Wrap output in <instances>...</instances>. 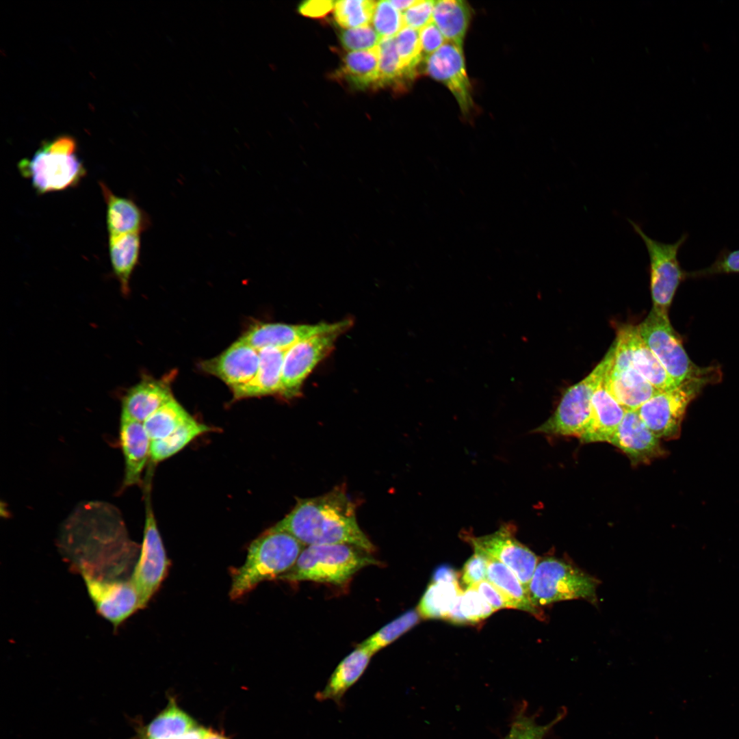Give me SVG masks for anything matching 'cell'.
I'll return each mask as SVG.
<instances>
[{"mask_svg": "<svg viewBox=\"0 0 739 739\" xmlns=\"http://www.w3.org/2000/svg\"><path fill=\"white\" fill-rule=\"evenodd\" d=\"M379 562L359 547L348 544L305 546L294 565L278 579L345 584L361 569Z\"/></svg>", "mask_w": 739, "mask_h": 739, "instance_id": "4", "label": "cell"}, {"mask_svg": "<svg viewBox=\"0 0 739 739\" xmlns=\"http://www.w3.org/2000/svg\"><path fill=\"white\" fill-rule=\"evenodd\" d=\"M372 22L381 38H395L404 27L402 14L389 1L376 2Z\"/></svg>", "mask_w": 739, "mask_h": 739, "instance_id": "39", "label": "cell"}, {"mask_svg": "<svg viewBox=\"0 0 739 739\" xmlns=\"http://www.w3.org/2000/svg\"><path fill=\"white\" fill-rule=\"evenodd\" d=\"M380 51L378 79L377 87L386 86L404 88L410 81L407 79L400 64L395 38H382L378 44Z\"/></svg>", "mask_w": 739, "mask_h": 739, "instance_id": "34", "label": "cell"}, {"mask_svg": "<svg viewBox=\"0 0 739 739\" xmlns=\"http://www.w3.org/2000/svg\"><path fill=\"white\" fill-rule=\"evenodd\" d=\"M419 31L422 53L424 54V57L437 51L448 42L440 29L432 21Z\"/></svg>", "mask_w": 739, "mask_h": 739, "instance_id": "46", "label": "cell"}, {"mask_svg": "<svg viewBox=\"0 0 739 739\" xmlns=\"http://www.w3.org/2000/svg\"><path fill=\"white\" fill-rule=\"evenodd\" d=\"M487 580L502 591L515 604L516 609L528 612L543 620V611L532 602L528 593L515 575L505 565L491 558H487Z\"/></svg>", "mask_w": 739, "mask_h": 739, "instance_id": "27", "label": "cell"}, {"mask_svg": "<svg viewBox=\"0 0 739 739\" xmlns=\"http://www.w3.org/2000/svg\"><path fill=\"white\" fill-rule=\"evenodd\" d=\"M562 717L558 714L549 723L540 725L534 717L527 714L526 706L523 705L516 713L504 739H543Z\"/></svg>", "mask_w": 739, "mask_h": 739, "instance_id": "38", "label": "cell"}, {"mask_svg": "<svg viewBox=\"0 0 739 739\" xmlns=\"http://www.w3.org/2000/svg\"><path fill=\"white\" fill-rule=\"evenodd\" d=\"M739 273V249L722 250L716 260L708 267L692 272H687V278H703L721 274Z\"/></svg>", "mask_w": 739, "mask_h": 739, "instance_id": "42", "label": "cell"}, {"mask_svg": "<svg viewBox=\"0 0 739 739\" xmlns=\"http://www.w3.org/2000/svg\"><path fill=\"white\" fill-rule=\"evenodd\" d=\"M638 333L677 385L690 378L706 376L719 367H701L692 362L682 339L672 326L669 313L651 308L636 325Z\"/></svg>", "mask_w": 739, "mask_h": 739, "instance_id": "8", "label": "cell"}, {"mask_svg": "<svg viewBox=\"0 0 739 739\" xmlns=\"http://www.w3.org/2000/svg\"><path fill=\"white\" fill-rule=\"evenodd\" d=\"M471 12L470 5L465 1H435L432 22L448 42L463 48Z\"/></svg>", "mask_w": 739, "mask_h": 739, "instance_id": "26", "label": "cell"}, {"mask_svg": "<svg viewBox=\"0 0 739 739\" xmlns=\"http://www.w3.org/2000/svg\"><path fill=\"white\" fill-rule=\"evenodd\" d=\"M379 58L378 45L369 50L349 52L344 57L339 73L357 88L376 86Z\"/></svg>", "mask_w": 739, "mask_h": 739, "instance_id": "29", "label": "cell"}, {"mask_svg": "<svg viewBox=\"0 0 739 739\" xmlns=\"http://www.w3.org/2000/svg\"><path fill=\"white\" fill-rule=\"evenodd\" d=\"M463 593L458 582H432L423 595L417 610L424 619H445Z\"/></svg>", "mask_w": 739, "mask_h": 739, "instance_id": "30", "label": "cell"}, {"mask_svg": "<svg viewBox=\"0 0 739 739\" xmlns=\"http://www.w3.org/2000/svg\"><path fill=\"white\" fill-rule=\"evenodd\" d=\"M381 39L370 25L346 29L340 34L342 46L352 51L372 49L378 45Z\"/></svg>", "mask_w": 739, "mask_h": 739, "instance_id": "41", "label": "cell"}, {"mask_svg": "<svg viewBox=\"0 0 739 739\" xmlns=\"http://www.w3.org/2000/svg\"><path fill=\"white\" fill-rule=\"evenodd\" d=\"M203 739H227V738H226L223 736H222V735H220V734H218L216 732L205 729V734H204V736H203Z\"/></svg>", "mask_w": 739, "mask_h": 739, "instance_id": "52", "label": "cell"}, {"mask_svg": "<svg viewBox=\"0 0 739 739\" xmlns=\"http://www.w3.org/2000/svg\"><path fill=\"white\" fill-rule=\"evenodd\" d=\"M120 441L125 458L122 487L139 484L150 458L151 443L144 424L121 415Z\"/></svg>", "mask_w": 739, "mask_h": 739, "instance_id": "18", "label": "cell"}, {"mask_svg": "<svg viewBox=\"0 0 739 739\" xmlns=\"http://www.w3.org/2000/svg\"><path fill=\"white\" fill-rule=\"evenodd\" d=\"M614 350L613 343L585 378L565 391L554 413L533 432L580 438L591 419L593 396L612 365Z\"/></svg>", "mask_w": 739, "mask_h": 739, "instance_id": "5", "label": "cell"}, {"mask_svg": "<svg viewBox=\"0 0 739 739\" xmlns=\"http://www.w3.org/2000/svg\"><path fill=\"white\" fill-rule=\"evenodd\" d=\"M18 166L39 194L76 186L86 172L76 151L57 148L50 142L43 143L31 158L22 159Z\"/></svg>", "mask_w": 739, "mask_h": 739, "instance_id": "9", "label": "cell"}, {"mask_svg": "<svg viewBox=\"0 0 739 739\" xmlns=\"http://www.w3.org/2000/svg\"><path fill=\"white\" fill-rule=\"evenodd\" d=\"M617 337L625 343L632 366L658 391L677 385L640 337L637 326L626 324L618 329Z\"/></svg>", "mask_w": 739, "mask_h": 739, "instance_id": "19", "label": "cell"}, {"mask_svg": "<svg viewBox=\"0 0 739 739\" xmlns=\"http://www.w3.org/2000/svg\"><path fill=\"white\" fill-rule=\"evenodd\" d=\"M60 547L70 569L83 578L87 591L135 585L133 574L139 547L129 541L121 523L65 528Z\"/></svg>", "mask_w": 739, "mask_h": 739, "instance_id": "1", "label": "cell"}, {"mask_svg": "<svg viewBox=\"0 0 739 739\" xmlns=\"http://www.w3.org/2000/svg\"><path fill=\"white\" fill-rule=\"evenodd\" d=\"M721 378L720 369L703 376L688 379L678 385L658 391L636 411L660 439L677 438L688 405L708 385Z\"/></svg>", "mask_w": 739, "mask_h": 739, "instance_id": "7", "label": "cell"}, {"mask_svg": "<svg viewBox=\"0 0 739 739\" xmlns=\"http://www.w3.org/2000/svg\"><path fill=\"white\" fill-rule=\"evenodd\" d=\"M259 361V351L240 338L219 356L203 361L201 367L233 388L254 378Z\"/></svg>", "mask_w": 739, "mask_h": 739, "instance_id": "16", "label": "cell"}, {"mask_svg": "<svg viewBox=\"0 0 739 739\" xmlns=\"http://www.w3.org/2000/svg\"><path fill=\"white\" fill-rule=\"evenodd\" d=\"M515 528L509 523L497 531L481 536L465 532L464 540L474 552L494 558L508 567L517 577L529 594L531 580L539 562L538 557L515 537Z\"/></svg>", "mask_w": 739, "mask_h": 739, "instance_id": "12", "label": "cell"}, {"mask_svg": "<svg viewBox=\"0 0 739 739\" xmlns=\"http://www.w3.org/2000/svg\"><path fill=\"white\" fill-rule=\"evenodd\" d=\"M461 610L468 623H476L489 617L495 610L480 593L472 586L467 587L461 597Z\"/></svg>", "mask_w": 739, "mask_h": 739, "instance_id": "40", "label": "cell"}, {"mask_svg": "<svg viewBox=\"0 0 739 739\" xmlns=\"http://www.w3.org/2000/svg\"><path fill=\"white\" fill-rule=\"evenodd\" d=\"M487 578V558L474 552L465 563L462 571V582L467 587Z\"/></svg>", "mask_w": 739, "mask_h": 739, "instance_id": "44", "label": "cell"}, {"mask_svg": "<svg viewBox=\"0 0 739 739\" xmlns=\"http://www.w3.org/2000/svg\"><path fill=\"white\" fill-rule=\"evenodd\" d=\"M476 589L495 610L502 608H515V604L502 591L487 580L471 586Z\"/></svg>", "mask_w": 739, "mask_h": 739, "instance_id": "45", "label": "cell"}, {"mask_svg": "<svg viewBox=\"0 0 739 739\" xmlns=\"http://www.w3.org/2000/svg\"><path fill=\"white\" fill-rule=\"evenodd\" d=\"M400 64L407 79L411 81L417 74V67L422 60L419 31L404 27L395 37Z\"/></svg>", "mask_w": 739, "mask_h": 739, "instance_id": "36", "label": "cell"}, {"mask_svg": "<svg viewBox=\"0 0 739 739\" xmlns=\"http://www.w3.org/2000/svg\"><path fill=\"white\" fill-rule=\"evenodd\" d=\"M626 412L602 382L593 396L591 419L580 441L585 443H610Z\"/></svg>", "mask_w": 739, "mask_h": 739, "instance_id": "20", "label": "cell"}, {"mask_svg": "<svg viewBox=\"0 0 739 739\" xmlns=\"http://www.w3.org/2000/svg\"><path fill=\"white\" fill-rule=\"evenodd\" d=\"M343 322L315 324L258 323L241 337L258 351L265 348L287 350L299 341L340 326Z\"/></svg>", "mask_w": 739, "mask_h": 739, "instance_id": "17", "label": "cell"}, {"mask_svg": "<svg viewBox=\"0 0 739 739\" xmlns=\"http://www.w3.org/2000/svg\"><path fill=\"white\" fill-rule=\"evenodd\" d=\"M287 350L265 348L259 350V366L254 378L232 389L236 400L280 394L284 355Z\"/></svg>", "mask_w": 739, "mask_h": 739, "instance_id": "23", "label": "cell"}, {"mask_svg": "<svg viewBox=\"0 0 739 739\" xmlns=\"http://www.w3.org/2000/svg\"><path fill=\"white\" fill-rule=\"evenodd\" d=\"M603 383L627 411H636L659 391L632 366L623 370L611 366Z\"/></svg>", "mask_w": 739, "mask_h": 739, "instance_id": "22", "label": "cell"}, {"mask_svg": "<svg viewBox=\"0 0 739 739\" xmlns=\"http://www.w3.org/2000/svg\"><path fill=\"white\" fill-rule=\"evenodd\" d=\"M376 3L372 0L335 1L333 8L335 19L341 27L346 29L370 25Z\"/></svg>", "mask_w": 739, "mask_h": 739, "instance_id": "37", "label": "cell"}, {"mask_svg": "<svg viewBox=\"0 0 739 739\" xmlns=\"http://www.w3.org/2000/svg\"><path fill=\"white\" fill-rule=\"evenodd\" d=\"M169 566L155 515L147 499L143 541L133 581L146 606L164 580Z\"/></svg>", "mask_w": 739, "mask_h": 739, "instance_id": "13", "label": "cell"}, {"mask_svg": "<svg viewBox=\"0 0 739 739\" xmlns=\"http://www.w3.org/2000/svg\"><path fill=\"white\" fill-rule=\"evenodd\" d=\"M335 1L331 0H310L302 2L298 12L303 16L320 18L326 16L334 8Z\"/></svg>", "mask_w": 739, "mask_h": 739, "instance_id": "47", "label": "cell"}, {"mask_svg": "<svg viewBox=\"0 0 739 739\" xmlns=\"http://www.w3.org/2000/svg\"><path fill=\"white\" fill-rule=\"evenodd\" d=\"M420 617L417 610H410L380 628L359 645L374 655L414 627L419 621Z\"/></svg>", "mask_w": 739, "mask_h": 739, "instance_id": "35", "label": "cell"}, {"mask_svg": "<svg viewBox=\"0 0 739 739\" xmlns=\"http://www.w3.org/2000/svg\"><path fill=\"white\" fill-rule=\"evenodd\" d=\"M352 324L350 319L343 320L340 326L303 339L289 347L284 355L279 395L285 398L299 396L306 378L333 351L337 338Z\"/></svg>", "mask_w": 739, "mask_h": 739, "instance_id": "11", "label": "cell"}, {"mask_svg": "<svg viewBox=\"0 0 739 739\" xmlns=\"http://www.w3.org/2000/svg\"><path fill=\"white\" fill-rule=\"evenodd\" d=\"M140 250L139 233L109 237L111 264L114 273L120 283L121 291L125 294L129 291V279L138 262Z\"/></svg>", "mask_w": 739, "mask_h": 739, "instance_id": "28", "label": "cell"}, {"mask_svg": "<svg viewBox=\"0 0 739 739\" xmlns=\"http://www.w3.org/2000/svg\"><path fill=\"white\" fill-rule=\"evenodd\" d=\"M599 581L575 565L547 557L539 560L529 588V595L538 608L563 600L583 599L597 601Z\"/></svg>", "mask_w": 739, "mask_h": 739, "instance_id": "6", "label": "cell"}, {"mask_svg": "<svg viewBox=\"0 0 739 739\" xmlns=\"http://www.w3.org/2000/svg\"><path fill=\"white\" fill-rule=\"evenodd\" d=\"M372 654L363 647H358L337 666L326 685L315 695L318 701H333L341 706L347 691L360 679L367 669Z\"/></svg>", "mask_w": 739, "mask_h": 739, "instance_id": "24", "label": "cell"}, {"mask_svg": "<svg viewBox=\"0 0 739 739\" xmlns=\"http://www.w3.org/2000/svg\"><path fill=\"white\" fill-rule=\"evenodd\" d=\"M195 727L190 716L170 703L145 727L143 739H179Z\"/></svg>", "mask_w": 739, "mask_h": 739, "instance_id": "32", "label": "cell"}, {"mask_svg": "<svg viewBox=\"0 0 739 739\" xmlns=\"http://www.w3.org/2000/svg\"><path fill=\"white\" fill-rule=\"evenodd\" d=\"M660 440L636 411H627L610 443L623 451L632 465H637L649 463L664 454Z\"/></svg>", "mask_w": 739, "mask_h": 739, "instance_id": "15", "label": "cell"}, {"mask_svg": "<svg viewBox=\"0 0 739 739\" xmlns=\"http://www.w3.org/2000/svg\"><path fill=\"white\" fill-rule=\"evenodd\" d=\"M457 577V573L454 569L448 565H443L438 567L434 571L432 582H458Z\"/></svg>", "mask_w": 739, "mask_h": 739, "instance_id": "48", "label": "cell"}, {"mask_svg": "<svg viewBox=\"0 0 739 739\" xmlns=\"http://www.w3.org/2000/svg\"><path fill=\"white\" fill-rule=\"evenodd\" d=\"M424 71L450 90L464 116L471 114L474 107L472 87L462 47L447 42L437 51L424 57Z\"/></svg>", "mask_w": 739, "mask_h": 739, "instance_id": "14", "label": "cell"}, {"mask_svg": "<svg viewBox=\"0 0 739 739\" xmlns=\"http://www.w3.org/2000/svg\"><path fill=\"white\" fill-rule=\"evenodd\" d=\"M172 398L168 382L146 378L131 388L125 396L121 415L144 423Z\"/></svg>", "mask_w": 739, "mask_h": 739, "instance_id": "25", "label": "cell"}, {"mask_svg": "<svg viewBox=\"0 0 739 739\" xmlns=\"http://www.w3.org/2000/svg\"><path fill=\"white\" fill-rule=\"evenodd\" d=\"M305 546L290 534L270 528L249 545L244 563L232 573L230 597L237 599L265 580L278 579Z\"/></svg>", "mask_w": 739, "mask_h": 739, "instance_id": "3", "label": "cell"}, {"mask_svg": "<svg viewBox=\"0 0 739 739\" xmlns=\"http://www.w3.org/2000/svg\"><path fill=\"white\" fill-rule=\"evenodd\" d=\"M192 417L172 398L153 413L143 424L149 438L153 441L168 436Z\"/></svg>", "mask_w": 739, "mask_h": 739, "instance_id": "33", "label": "cell"}, {"mask_svg": "<svg viewBox=\"0 0 739 739\" xmlns=\"http://www.w3.org/2000/svg\"><path fill=\"white\" fill-rule=\"evenodd\" d=\"M435 1L417 0L402 14L404 27L419 31L432 21Z\"/></svg>", "mask_w": 739, "mask_h": 739, "instance_id": "43", "label": "cell"}, {"mask_svg": "<svg viewBox=\"0 0 739 739\" xmlns=\"http://www.w3.org/2000/svg\"><path fill=\"white\" fill-rule=\"evenodd\" d=\"M417 0H393L389 1L391 5L399 11H405L415 3Z\"/></svg>", "mask_w": 739, "mask_h": 739, "instance_id": "51", "label": "cell"}, {"mask_svg": "<svg viewBox=\"0 0 739 739\" xmlns=\"http://www.w3.org/2000/svg\"><path fill=\"white\" fill-rule=\"evenodd\" d=\"M211 430L209 426L192 417L168 436L151 441L150 459L154 463L164 461L178 453L198 437Z\"/></svg>", "mask_w": 739, "mask_h": 739, "instance_id": "31", "label": "cell"}, {"mask_svg": "<svg viewBox=\"0 0 739 739\" xmlns=\"http://www.w3.org/2000/svg\"><path fill=\"white\" fill-rule=\"evenodd\" d=\"M461 597L458 599L454 606L450 610V613L445 618V620L454 623V624H467L468 623L466 618L463 616L461 610Z\"/></svg>", "mask_w": 739, "mask_h": 739, "instance_id": "49", "label": "cell"}, {"mask_svg": "<svg viewBox=\"0 0 739 739\" xmlns=\"http://www.w3.org/2000/svg\"><path fill=\"white\" fill-rule=\"evenodd\" d=\"M106 204V223L109 237L129 233L140 234L149 224L148 216L131 198L114 194L102 181L99 182Z\"/></svg>", "mask_w": 739, "mask_h": 739, "instance_id": "21", "label": "cell"}, {"mask_svg": "<svg viewBox=\"0 0 739 739\" xmlns=\"http://www.w3.org/2000/svg\"><path fill=\"white\" fill-rule=\"evenodd\" d=\"M627 221L643 239L648 252L652 308L669 313L680 283L687 278V272L682 269L678 260V252L688 234H683L674 243H664L649 237L636 222L630 219Z\"/></svg>", "mask_w": 739, "mask_h": 739, "instance_id": "10", "label": "cell"}, {"mask_svg": "<svg viewBox=\"0 0 739 739\" xmlns=\"http://www.w3.org/2000/svg\"><path fill=\"white\" fill-rule=\"evenodd\" d=\"M272 528L290 534L304 546L348 544L370 554L375 550L357 523L354 504L338 489L300 500Z\"/></svg>", "mask_w": 739, "mask_h": 739, "instance_id": "2", "label": "cell"}, {"mask_svg": "<svg viewBox=\"0 0 739 739\" xmlns=\"http://www.w3.org/2000/svg\"><path fill=\"white\" fill-rule=\"evenodd\" d=\"M205 732V729L196 727L179 739H203Z\"/></svg>", "mask_w": 739, "mask_h": 739, "instance_id": "50", "label": "cell"}]
</instances>
